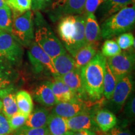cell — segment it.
Wrapping results in <instances>:
<instances>
[{
  "instance_id": "6da1fadb",
  "label": "cell",
  "mask_w": 135,
  "mask_h": 135,
  "mask_svg": "<svg viewBox=\"0 0 135 135\" xmlns=\"http://www.w3.org/2000/svg\"><path fill=\"white\" fill-rule=\"evenodd\" d=\"M86 17L84 15H69L61 18L59 23V36L65 50L73 57L79 49L86 44L84 36Z\"/></svg>"
},
{
  "instance_id": "8d00e7d4",
  "label": "cell",
  "mask_w": 135,
  "mask_h": 135,
  "mask_svg": "<svg viewBox=\"0 0 135 135\" xmlns=\"http://www.w3.org/2000/svg\"><path fill=\"white\" fill-rule=\"evenodd\" d=\"M106 135H133L130 131L124 130L120 128L114 127L109 131L106 132Z\"/></svg>"
},
{
  "instance_id": "7c38bea8",
  "label": "cell",
  "mask_w": 135,
  "mask_h": 135,
  "mask_svg": "<svg viewBox=\"0 0 135 135\" xmlns=\"http://www.w3.org/2000/svg\"><path fill=\"white\" fill-rule=\"evenodd\" d=\"M68 131H79L82 130L99 131V128L93 119L92 115L88 111L81 113L73 117L66 119Z\"/></svg>"
},
{
  "instance_id": "ab89813d",
  "label": "cell",
  "mask_w": 135,
  "mask_h": 135,
  "mask_svg": "<svg viewBox=\"0 0 135 135\" xmlns=\"http://www.w3.org/2000/svg\"><path fill=\"white\" fill-rule=\"evenodd\" d=\"M6 6V1L5 0H0V8Z\"/></svg>"
},
{
  "instance_id": "277c9868",
  "label": "cell",
  "mask_w": 135,
  "mask_h": 135,
  "mask_svg": "<svg viewBox=\"0 0 135 135\" xmlns=\"http://www.w3.org/2000/svg\"><path fill=\"white\" fill-rule=\"evenodd\" d=\"M35 25V42L47 55L53 59L66 52L63 44L38 11Z\"/></svg>"
},
{
  "instance_id": "e575fe53",
  "label": "cell",
  "mask_w": 135,
  "mask_h": 135,
  "mask_svg": "<svg viewBox=\"0 0 135 135\" xmlns=\"http://www.w3.org/2000/svg\"><path fill=\"white\" fill-rule=\"evenodd\" d=\"M12 132L8 118L0 113V135H9Z\"/></svg>"
},
{
  "instance_id": "ba28073f",
  "label": "cell",
  "mask_w": 135,
  "mask_h": 135,
  "mask_svg": "<svg viewBox=\"0 0 135 135\" xmlns=\"http://www.w3.org/2000/svg\"><path fill=\"white\" fill-rule=\"evenodd\" d=\"M109 68L117 80L131 75L134 68V54L132 50L121 52L118 55L106 58Z\"/></svg>"
},
{
  "instance_id": "f1b7e54d",
  "label": "cell",
  "mask_w": 135,
  "mask_h": 135,
  "mask_svg": "<svg viewBox=\"0 0 135 135\" xmlns=\"http://www.w3.org/2000/svg\"><path fill=\"white\" fill-rule=\"evenodd\" d=\"M116 43L121 50H127L131 47L134 48V38L131 33L126 32L119 35L116 40Z\"/></svg>"
},
{
  "instance_id": "5b68a950",
  "label": "cell",
  "mask_w": 135,
  "mask_h": 135,
  "mask_svg": "<svg viewBox=\"0 0 135 135\" xmlns=\"http://www.w3.org/2000/svg\"><path fill=\"white\" fill-rule=\"evenodd\" d=\"M11 33L22 46L30 47L35 40L33 14L31 10L13 16Z\"/></svg>"
},
{
  "instance_id": "484cf974",
  "label": "cell",
  "mask_w": 135,
  "mask_h": 135,
  "mask_svg": "<svg viewBox=\"0 0 135 135\" xmlns=\"http://www.w3.org/2000/svg\"><path fill=\"white\" fill-rule=\"evenodd\" d=\"M6 5L11 9L13 16L22 15L31 10L32 0H5Z\"/></svg>"
},
{
  "instance_id": "e0dca14e",
  "label": "cell",
  "mask_w": 135,
  "mask_h": 135,
  "mask_svg": "<svg viewBox=\"0 0 135 135\" xmlns=\"http://www.w3.org/2000/svg\"><path fill=\"white\" fill-rule=\"evenodd\" d=\"M14 88L13 85H9L4 88L0 94V99L2 101L3 114L8 118L12 116L18 112V107L15 99V94L13 93Z\"/></svg>"
},
{
  "instance_id": "836d02e7",
  "label": "cell",
  "mask_w": 135,
  "mask_h": 135,
  "mask_svg": "<svg viewBox=\"0 0 135 135\" xmlns=\"http://www.w3.org/2000/svg\"><path fill=\"white\" fill-rule=\"evenodd\" d=\"M13 75V66L0 57V76L12 78Z\"/></svg>"
},
{
  "instance_id": "f35d334b",
  "label": "cell",
  "mask_w": 135,
  "mask_h": 135,
  "mask_svg": "<svg viewBox=\"0 0 135 135\" xmlns=\"http://www.w3.org/2000/svg\"><path fill=\"white\" fill-rule=\"evenodd\" d=\"M66 135H97L96 132L90 130H82L79 131H68Z\"/></svg>"
},
{
  "instance_id": "60d3db41",
  "label": "cell",
  "mask_w": 135,
  "mask_h": 135,
  "mask_svg": "<svg viewBox=\"0 0 135 135\" xmlns=\"http://www.w3.org/2000/svg\"><path fill=\"white\" fill-rule=\"evenodd\" d=\"M2 107H3V104H2V101L0 99V113H1V110H2Z\"/></svg>"
},
{
  "instance_id": "cb8c5ba5",
  "label": "cell",
  "mask_w": 135,
  "mask_h": 135,
  "mask_svg": "<svg viewBox=\"0 0 135 135\" xmlns=\"http://www.w3.org/2000/svg\"><path fill=\"white\" fill-rule=\"evenodd\" d=\"M15 99L18 111L28 116L33 110L31 96L26 91H20L15 94Z\"/></svg>"
},
{
  "instance_id": "ac0fdd59",
  "label": "cell",
  "mask_w": 135,
  "mask_h": 135,
  "mask_svg": "<svg viewBox=\"0 0 135 135\" xmlns=\"http://www.w3.org/2000/svg\"><path fill=\"white\" fill-rule=\"evenodd\" d=\"M33 98L36 102L45 107H53L57 103L48 81L40 84L35 88Z\"/></svg>"
},
{
  "instance_id": "74e56055",
  "label": "cell",
  "mask_w": 135,
  "mask_h": 135,
  "mask_svg": "<svg viewBox=\"0 0 135 135\" xmlns=\"http://www.w3.org/2000/svg\"><path fill=\"white\" fill-rule=\"evenodd\" d=\"M11 84V78L7 77L0 76V94L6 88Z\"/></svg>"
},
{
  "instance_id": "4fadbf2b",
  "label": "cell",
  "mask_w": 135,
  "mask_h": 135,
  "mask_svg": "<svg viewBox=\"0 0 135 135\" xmlns=\"http://www.w3.org/2000/svg\"><path fill=\"white\" fill-rule=\"evenodd\" d=\"M58 77L66 84L78 98L86 96L81 76V69L76 68L71 71Z\"/></svg>"
},
{
  "instance_id": "2e32d148",
  "label": "cell",
  "mask_w": 135,
  "mask_h": 135,
  "mask_svg": "<svg viewBox=\"0 0 135 135\" xmlns=\"http://www.w3.org/2000/svg\"><path fill=\"white\" fill-rule=\"evenodd\" d=\"M84 36L86 43L98 45V43L101 39V28L94 14H90L86 17Z\"/></svg>"
},
{
  "instance_id": "7402d4cb",
  "label": "cell",
  "mask_w": 135,
  "mask_h": 135,
  "mask_svg": "<svg viewBox=\"0 0 135 135\" xmlns=\"http://www.w3.org/2000/svg\"><path fill=\"white\" fill-rule=\"evenodd\" d=\"M98 51L97 45L93 44L86 43L82 46L73 56L76 67L81 69L86 65L94 58Z\"/></svg>"
},
{
  "instance_id": "4316f807",
  "label": "cell",
  "mask_w": 135,
  "mask_h": 135,
  "mask_svg": "<svg viewBox=\"0 0 135 135\" xmlns=\"http://www.w3.org/2000/svg\"><path fill=\"white\" fill-rule=\"evenodd\" d=\"M12 23L13 15L11 9L7 5L0 8V30L11 33Z\"/></svg>"
},
{
  "instance_id": "4dcf8cb0",
  "label": "cell",
  "mask_w": 135,
  "mask_h": 135,
  "mask_svg": "<svg viewBox=\"0 0 135 135\" xmlns=\"http://www.w3.org/2000/svg\"><path fill=\"white\" fill-rule=\"evenodd\" d=\"M27 118H28V116L19 112V111L8 118L10 127H11L12 131H15L16 129H19L20 128L24 126Z\"/></svg>"
},
{
  "instance_id": "d6a6232c",
  "label": "cell",
  "mask_w": 135,
  "mask_h": 135,
  "mask_svg": "<svg viewBox=\"0 0 135 135\" xmlns=\"http://www.w3.org/2000/svg\"><path fill=\"white\" fill-rule=\"evenodd\" d=\"M124 106V113L126 115L131 119H134L135 114V99L134 94H131L126 100Z\"/></svg>"
},
{
  "instance_id": "52a82bcc",
  "label": "cell",
  "mask_w": 135,
  "mask_h": 135,
  "mask_svg": "<svg viewBox=\"0 0 135 135\" xmlns=\"http://www.w3.org/2000/svg\"><path fill=\"white\" fill-rule=\"evenodd\" d=\"M23 56V46L8 32L0 30V57L12 66L18 65Z\"/></svg>"
},
{
  "instance_id": "d4e9b609",
  "label": "cell",
  "mask_w": 135,
  "mask_h": 135,
  "mask_svg": "<svg viewBox=\"0 0 135 135\" xmlns=\"http://www.w3.org/2000/svg\"><path fill=\"white\" fill-rule=\"evenodd\" d=\"M117 81L118 80L111 71L107 62H106L103 80V95L108 100L110 99L111 97H112L114 89L115 88Z\"/></svg>"
},
{
  "instance_id": "d590c367",
  "label": "cell",
  "mask_w": 135,
  "mask_h": 135,
  "mask_svg": "<svg viewBox=\"0 0 135 135\" xmlns=\"http://www.w3.org/2000/svg\"><path fill=\"white\" fill-rule=\"evenodd\" d=\"M53 0H32L31 9L34 11L46 9L51 4Z\"/></svg>"
},
{
  "instance_id": "ffe728a7",
  "label": "cell",
  "mask_w": 135,
  "mask_h": 135,
  "mask_svg": "<svg viewBox=\"0 0 135 135\" xmlns=\"http://www.w3.org/2000/svg\"><path fill=\"white\" fill-rule=\"evenodd\" d=\"M58 76H63L76 68L75 59L67 51L52 59Z\"/></svg>"
},
{
  "instance_id": "44dd1931",
  "label": "cell",
  "mask_w": 135,
  "mask_h": 135,
  "mask_svg": "<svg viewBox=\"0 0 135 135\" xmlns=\"http://www.w3.org/2000/svg\"><path fill=\"white\" fill-rule=\"evenodd\" d=\"M50 114L45 108H37L28 116L25 125L29 128L46 127Z\"/></svg>"
},
{
  "instance_id": "5bb4252c",
  "label": "cell",
  "mask_w": 135,
  "mask_h": 135,
  "mask_svg": "<svg viewBox=\"0 0 135 135\" xmlns=\"http://www.w3.org/2000/svg\"><path fill=\"white\" fill-rule=\"evenodd\" d=\"M91 115L98 128L103 132L109 131L115 127L117 123V118L115 114L107 109H98Z\"/></svg>"
},
{
  "instance_id": "7a4b0ae2",
  "label": "cell",
  "mask_w": 135,
  "mask_h": 135,
  "mask_svg": "<svg viewBox=\"0 0 135 135\" xmlns=\"http://www.w3.org/2000/svg\"><path fill=\"white\" fill-rule=\"evenodd\" d=\"M106 58L98 51L86 65L81 68V76L86 96L91 100L103 97V80Z\"/></svg>"
},
{
  "instance_id": "8992f818",
  "label": "cell",
  "mask_w": 135,
  "mask_h": 135,
  "mask_svg": "<svg viewBox=\"0 0 135 135\" xmlns=\"http://www.w3.org/2000/svg\"><path fill=\"white\" fill-rule=\"evenodd\" d=\"M86 0H53L47 13L53 21L69 15H83Z\"/></svg>"
},
{
  "instance_id": "83f0119b",
  "label": "cell",
  "mask_w": 135,
  "mask_h": 135,
  "mask_svg": "<svg viewBox=\"0 0 135 135\" xmlns=\"http://www.w3.org/2000/svg\"><path fill=\"white\" fill-rule=\"evenodd\" d=\"M121 52L118 43L113 40H106L104 42L101 53L105 58H110L118 55Z\"/></svg>"
},
{
  "instance_id": "9c48e42d",
  "label": "cell",
  "mask_w": 135,
  "mask_h": 135,
  "mask_svg": "<svg viewBox=\"0 0 135 135\" xmlns=\"http://www.w3.org/2000/svg\"><path fill=\"white\" fill-rule=\"evenodd\" d=\"M134 81L131 75H126L118 80L112 97L109 99V108L115 113L119 112L131 94Z\"/></svg>"
},
{
  "instance_id": "9a60e30c",
  "label": "cell",
  "mask_w": 135,
  "mask_h": 135,
  "mask_svg": "<svg viewBox=\"0 0 135 135\" xmlns=\"http://www.w3.org/2000/svg\"><path fill=\"white\" fill-rule=\"evenodd\" d=\"M57 103L68 102L78 98L65 83L58 77H54V80L48 81Z\"/></svg>"
},
{
  "instance_id": "f546056e",
  "label": "cell",
  "mask_w": 135,
  "mask_h": 135,
  "mask_svg": "<svg viewBox=\"0 0 135 135\" xmlns=\"http://www.w3.org/2000/svg\"><path fill=\"white\" fill-rule=\"evenodd\" d=\"M15 131L13 135H50L47 126L35 128L23 126Z\"/></svg>"
},
{
  "instance_id": "1f68e13d",
  "label": "cell",
  "mask_w": 135,
  "mask_h": 135,
  "mask_svg": "<svg viewBox=\"0 0 135 135\" xmlns=\"http://www.w3.org/2000/svg\"><path fill=\"white\" fill-rule=\"evenodd\" d=\"M106 0H86L83 15L86 16L94 14L95 11Z\"/></svg>"
},
{
  "instance_id": "603a6c76",
  "label": "cell",
  "mask_w": 135,
  "mask_h": 135,
  "mask_svg": "<svg viewBox=\"0 0 135 135\" xmlns=\"http://www.w3.org/2000/svg\"><path fill=\"white\" fill-rule=\"evenodd\" d=\"M50 135H66L68 131L65 118L50 114L47 124Z\"/></svg>"
},
{
  "instance_id": "8fae6325",
  "label": "cell",
  "mask_w": 135,
  "mask_h": 135,
  "mask_svg": "<svg viewBox=\"0 0 135 135\" xmlns=\"http://www.w3.org/2000/svg\"><path fill=\"white\" fill-rule=\"evenodd\" d=\"M85 111H88L86 104L80 98H77L68 102L56 103L53 106L51 114L68 119Z\"/></svg>"
},
{
  "instance_id": "30bf717a",
  "label": "cell",
  "mask_w": 135,
  "mask_h": 135,
  "mask_svg": "<svg viewBox=\"0 0 135 135\" xmlns=\"http://www.w3.org/2000/svg\"><path fill=\"white\" fill-rule=\"evenodd\" d=\"M28 58L34 70L40 73L46 70L50 73L53 77H58L53 60L50 56L47 55L37 44L33 41L29 47L28 52Z\"/></svg>"
},
{
  "instance_id": "d6986e66",
  "label": "cell",
  "mask_w": 135,
  "mask_h": 135,
  "mask_svg": "<svg viewBox=\"0 0 135 135\" xmlns=\"http://www.w3.org/2000/svg\"><path fill=\"white\" fill-rule=\"evenodd\" d=\"M134 1L135 0H106L99 8L101 16V21H104L121 9L128 7V5L134 4Z\"/></svg>"
},
{
  "instance_id": "3957f363",
  "label": "cell",
  "mask_w": 135,
  "mask_h": 135,
  "mask_svg": "<svg viewBox=\"0 0 135 135\" xmlns=\"http://www.w3.org/2000/svg\"><path fill=\"white\" fill-rule=\"evenodd\" d=\"M135 23V6L126 7L109 16L101 24V38H113L129 31Z\"/></svg>"
}]
</instances>
